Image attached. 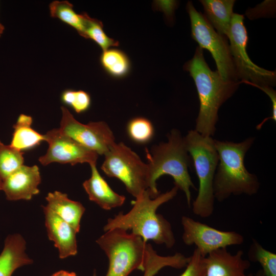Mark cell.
Returning <instances> with one entry per match:
<instances>
[{
    "mask_svg": "<svg viewBox=\"0 0 276 276\" xmlns=\"http://www.w3.org/2000/svg\"><path fill=\"white\" fill-rule=\"evenodd\" d=\"M51 276H77V275L75 272H70L64 271V270H60L54 273Z\"/></svg>",
    "mask_w": 276,
    "mask_h": 276,
    "instance_id": "31",
    "label": "cell"
},
{
    "mask_svg": "<svg viewBox=\"0 0 276 276\" xmlns=\"http://www.w3.org/2000/svg\"><path fill=\"white\" fill-rule=\"evenodd\" d=\"M33 122L31 116L21 114L13 125L11 147L22 152L32 149L45 141L44 134H41L31 127Z\"/></svg>",
    "mask_w": 276,
    "mask_h": 276,
    "instance_id": "20",
    "label": "cell"
},
{
    "mask_svg": "<svg viewBox=\"0 0 276 276\" xmlns=\"http://www.w3.org/2000/svg\"><path fill=\"white\" fill-rule=\"evenodd\" d=\"M45 199L48 209L71 225L77 233L80 231L81 219L85 210L80 202L70 199L67 194L57 191L49 193Z\"/></svg>",
    "mask_w": 276,
    "mask_h": 276,
    "instance_id": "18",
    "label": "cell"
},
{
    "mask_svg": "<svg viewBox=\"0 0 276 276\" xmlns=\"http://www.w3.org/2000/svg\"><path fill=\"white\" fill-rule=\"evenodd\" d=\"M248 256L250 261L261 265L264 276H276V255L264 248L255 239H252Z\"/></svg>",
    "mask_w": 276,
    "mask_h": 276,
    "instance_id": "25",
    "label": "cell"
},
{
    "mask_svg": "<svg viewBox=\"0 0 276 276\" xmlns=\"http://www.w3.org/2000/svg\"><path fill=\"white\" fill-rule=\"evenodd\" d=\"M102 67L110 76L122 78L130 72L131 63L126 54L117 49H109L103 51L100 58Z\"/></svg>",
    "mask_w": 276,
    "mask_h": 276,
    "instance_id": "23",
    "label": "cell"
},
{
    "mask_svg": "<svg viewBox=\"0 0 276 276\" xmlns=\"http://www.w3.org/2000/svg\"><path fill=\"white\" fill-rule=\"evenodd\" d=\"M178 188L174 186L170 191L159 194L153 198L149 189L145 190L133 202V207L128 213L119 212L109 218L103 227L105 232L113 228L131 231L145 242L152 240L167 248L172 247L175 238L171 223L164 217L156 213L163 204L172 199Z\"/></svg>",
    "mask_w": 276,
    "mask_h": 276,
    "instance_id": "1",
    "label": "cell"
},
{
    "mask_svg": "<svg viewBox=\"0 0 276 276\" xmlns=\"http://www.w3.org/2000/svg\"><path fill=\"white\" fill-rule=\"evenodd\" d=\"M41 182L39 169L36 165L21 166L3 180L2 190L8 200H29L39 193Z\"/></svg>",
    "mask_w": 276,
    "mask_h": 276,
    "instance_id": "13",
    "label": "cell"
},
{
    "mask_svg": "<svg viewBox=\"0 0 276 276\" xmlns=\"http://www.w3.org/2000/svg\"><path fill=\"white\" fill-rule=\"evenodd\" d=\"M183 68L193 78L199 99L195 130L203 135L212 137L216 129L219 108L233 95L241 83L225 80L217 71H212L205 60L203 49L199 47Z\"/></svg>",
    "mask_w": 276,
    "mask_h": 276,
    "instance_id": "2",
    "label": "cell"
},
{
    "mask_svg": "<svg viewBox=\"0 0 276 276\" xmlns=\"http://www.w3.org/2000/svg\"></svg>",
    "mask_w": 276,
    "mask_h": 276,
    "instance_id": "35",
    "label": "cell"
},
{
    "mask_svg": "<svg viewBox=\"0 0 276 276\" xmlns=\"http://www.w3.org/2000/svg\"><path fill=\"white\" fill-rule=\"evenodd\" d=\"M227 39L238 81L252 86L275 85V72L259 67L248 57L246 51L248 37L243 15L233 13Z\"/></svg>",
    "mask_w": 276,
    "mask_h": 276,
    "instance_id": "8",
    "label": "cell"
},
{
    "mask_svg": "<svg viewBox=\"0 0 276 276\" xmlns=\"http://www.w3.org/2000/svg\"><path fill=\"white\" fill-rule=\"evenodd\" d=\"M101 167L108 177L121 180L135 198L149 188L148 165L123 142L114 143L104 155Z\"/></svg>",
    "mask_w": 276,
    "mask_h": 276,
    "instance_id": "7",
    "label": "cell"
},
{
    "mask_svg": "<svg viewBox=\"0 0 276 276\" xmlns=\"http://www.w3.org/2000/svg\"><path fill=\"white\" fill-rule=\"evenodd\" d=\"M184 140L199 180L198 192L192 203V211L200 217L208 218L214 209L213 181L219 160L214 140L194 129L188 131Z\"/></svg>",
    "mask_w": 276,
    "mask_h": 276,
    "instance_id": "5",
    "label": "cell"
},
{
    "mask_svg": "<svg viewBox=\"0 0 276 276\" xmlns=\"http://www.w3.org/2000/svg\"><path fill=\"white\" fill-rule=\"evenodd\" d=\"M190 257L186 269L180 276H205L206 273L205 257L195 248Z\"/></svg>",
    "mask_w": 276,
    "mask_h": 276,
    "instance_id": "29",
    "label": "cell"
},
{
    "mask_svg": "<svg viewBox=\"0 0 276 276\" xmlns=\"http://www.w3.org/2000/svg\"><path fill=\"white\" fill-rule=\"evenodd\" d=\"M94 41L103 51L112 47H118V41L109 37L103 29V25L100 20L90 17L85 13V27L84 37Z\"/></svg>",
    "mask_w": 276,
    "mask_h": 276,
    "instance_id": "27",
    "label": "cell"
},
{
    "mask_svg": "<svg viewBox=\"0 0 276 276\" xmlns=\"http://www.w3.org/2000/svg\"><path fill=\"white\" fill-rule=\"evenodd\" d=\"M160 6L167 16L172 15L176 8V3L174 1H163L160 3Z\"/></svg>",
    "mask_w": 276,
    "mask_h": 276,
    "instance_id": "30",
    "label": "cell"
},
{
    "mask_svg": "<svg viewBox=\"0 0 276 276\" xmlns=\"http://www.w3.org/2000/svg\"><path fill=\"white\" fill-rule=\"evenodd\" d=\"M44 136L49 147L46 153L38 159L41 165L52 163L73 166L82 163L97 164L98 154L62 133L59 128L48 131Z\"/></svg>",
    "mask_w": 276,
    "mask_h": 276,
    "instance_id": "12",
    "label": "cell"
},
{
    "mask_svg": "<svg viewBox=\"0 0 276 276\" xmlns=\"http://www.w3.org/2000/svg\"><path fill=\"white\" fill-rule=\"evenodd\" d=\"M24 162L22 152L4 144L0 140V177L2 180L18 169Z\"/></svg>",
    "mask_w": 276,
    "mask_h": 276,
    "instance_id": "26",
    "label": "cell"
},
{
    "mask_svg": "<svg viewBox=\"0 0 276 276\" xmlns=\"http://www.w3.org/2000/svg\"><path fill=\"white\" fill-rule=\"evenodd\" d=\"M26 241L18 234L8 235L0 254V276H12L18 268L33 262L25 252Z\"/></svg>",
    "mask_w": 276,
    "mask_h": 276,
    "instance_id": "17",
    "label": "cell"
},
{
    "mask_svg": "<svg viewBox=\"0 0 276 276\" xmlns=\"http://www.w3.org/2000/svg\"><path fill=\"white\" fill-rule=\"evenodd\" d=\"M250 137L239 143L214 140L219 160L213 181L215 199L222 202L232 195L257 193L260 188L257 176L244 165L247 151L254 142Z\"/></svg>",
    "mask_w": 276,
    "mask_h": 276,
    "instance_id": "3",
    "label": "cell"
},
{
    "mask_svg": "<svg viewBox=\"0 0 276 276\" xmlns=\"http://www.w3.org/2000/svg\"><path fill=\"white\" fill-rule=\"evenodd\" d=\"M126 132L129 139L139 144L150 142L154 135V128L148 119L137 117L130 120L127 124Z\"/></svg>",
    "mask_w": 276,
    "mask_h": 276,
    "instance_id": "24",
    "label": "cell"
},
{
    "mask_svg": "<svg viewBox=\"0 0 276 276\" xmlns=\"http://www.w3.org/2000/svg\"><path fill=\"white\" fill-rule=\"evenodd\" d=\"M60 99L63 104L72 108L77 113L86 111L91 105L89 94L82 90L65 89L61 93Z\"/></svg>",
    "mask_w": 276,
    "mask_h": 276,
    "instance_id": "28",
    "label": "cell"
},
{
    "mask_svg": "<svg viewBox=\"0 0 276 276\" xmlns=\"http://www.w3.org/2000/svg\"><path fill=\"white\" fill-rule=\"evenodd\" d=\"M3 180L0 177V191L2 190Z\"/></svg>",
    "mask_w": 276,
    "mask_h": 276,
    "instance_id": "33",
    "label": "cell"
},
{
    "mask_svg": "<svg viewBox=\"0 0 276 276\" xmlns=\"http://www.w3.org/2000/svg\"><path fill=\"white\" fill-rule=\"evenodd\" d=\"M50 15L75 29L84 37L85 13L77 14L73 9V5L66 1H54L49 5Z\"/></svg>",
    "mask_w": 276,
    "mask_h": 276,
    "instance_id": "22",
    "label": "cell"
},
{
    "mask_svg": "<svg viewBox=\"0 0 276 276\" xmlns=\"http://www.w3.org/2000/svg\"><path fill=\"white\" fill-rule=\"evenodd\" d=\"M5 29L4 26L0 22V37L3 34Z\"/></svg>",
    "mask_w": 276,
    "mask_h": 276,
    "instance_id": "32",
    "label": "cell"
},
{
    "mask_svg": "<svg viewBox=\"0 0 276 276\" xmlns=\"http://www.w3.org/2000/svg\"><path fill=\"white\" fill-rule=\"evenodd\" d=\"M93 276H97L96 271L95 270L93 273Z\"/></svg>",
    "mask_w": 276,
    "mask_h": 276,
    "instance_id": "34",
    "label": "cell"
},
{
    "mask_svg": "<svg viewBox=\"0 0 276 276\" xmlns=\"http://www.w3.org/2000/svg\"><path fill=\"white\" fill-rule=\"evenodd\" d=\"M49 239L58 248L59 256L64 259L77 254L76 231L46 206H43Z\"/></svg>",
    "mask_w": 276,
    "mask_h": 276,
    "instance_id": "15",
    "label": "cell"
},
{
    "mask_svg": "<svg viewBox=\"0 0 276 276\" xmlns=\"http://www.w3.org/2000/svg\"><path fill=\"white\" fill-rule=\"evenodd\" d=\"M200 2L208 21L219 34L227 38L235 1L201 0Z\"/></svg>",
    "mask_w": 276,
    "mask_h": 276,
    "instance_id": "19",
    "label": "cell"
},
{
    "mask_svg": "<svg viewBox=\"0 0 276 276\" xmlns=\"http://www.w3.org/2000/svg\"><path fill=\"white\" fill-rule=\"evenodd\" d=\"M91 176L83 183L90 200L105 210L122 206L126 199L124 195L115 192L99 173L96 164L90 165Z\"/></svg>",
    "mask_w": 276,
    "mask_h": 276,
    "instance_id": "16",
    "label": "cell"
},
{
    "mask_svg": "<svg viewBox=\"0 0 276 276\" xmlns=\"http://www.w3.org/2000/svg\"><path fill=\"white\" fill-rule=\"evenodd\" d=\"M96 242L109 262L105 276H128L132 271H144L147 244L141 237L121 228L105 232Z\"/></svg>",
    "mask_w": 276,
    "mask_h": 276,
    "instance_id": "6",
    "label": "cell"
},
{
    "mask_svg": "<svg viewBox=\"0 0 276 276\" xmlns=\"http://www.w3.org/2000/svg\"><path fill=\"white\" fill-rule=\"evenodd\" d=\"M243 251L233 255L226 248L214 250L204 258L205 276H254L245 273L250 266V261L243 258Z\"/></svg>",
    "mask_w": 276,
    "mask_h": 276,
    "instance_id": "14",
    "label": "cell"
},
{
    "mask_svg": "<svg viewBox=\"0 0 276 276\" xmlns=\"http://www.w3.org/2000/svg\"><path fill=\"white\" fill-rule=\"evenodd\" d=\"M181 223L183 243L188 246L195 245L204 257L220 248L241 245L244 241L238 232L220 231L188 216H183Z\"/></svg>",
    "mask_w": 276,
    "mask_h": 276,
    "instance_id": "11",
    "label": "cell"
},
{
    "mask_svg": "<svg viewBox=\"0 0 276 276\" xmlns=\"http://www.w3.org/2000/svg\"><path fill=\"white\" fill-rule=\"evenodd\" d=\"M191 26L192 37L201 48L208 50L215 61L217 71L226 81H237L227 38L219 34L198 12L191 2L187 5Z\"/></svg>",
    "mask_w": 276,
    "mask_h": 276,
    "instance_id": "9",
    "label": "cell"
},
{
    "mask_svg": "<svg viewBox=\"0 0 276 276\" xmlns=\"http://www.w3.org/2000/svg\"><path fill=\"white\" fill-rule=\"evenodd\" d=\"M168 141L153 145L150 151L145 148L148 160V189L153 198L160 193L156 180L162 176L170 175L174 184L185 193L188 205H191L190 189L196 190L189 173L190 157L187 150L184 137L177 129L167 134Z\"/></svg>",
    "mask_w": 276,
    "mask_h": 276,
    "instance_id": "4",
    "label": "cell"
},
{
    "mask_svg": "<svg viewBox=\"0 0 276 276\" xmlns=\"http://www.w3.org/2000/svg\"><path fill=\"white\" fill-rule=\"evenodd\" d=\"M180 252L168 256H162L157 254L152 245L147 244V256L143 276H154L165 267H171L176 269L186 267L190 260Z\"/></svg>",
    "mask_w": 276,
    "mask_h": 276,
    "instance_id": "21",
    "label": "cell"
},
{
    "mask_svg": "<svg viewBox=\"0 0 276 276\" xmlns=\"http://www.w3.org/2000/svg\"><path fill=\"white\" fill-rule=\"evenodd\" d=\"M60 131L98 155H105L115 142L113 132L103 121L82 124L75 119L70 110L61 106Z\"/></svg>",
    "mask_w": 276,
    "mask_h": 276,
    "instance_id": "10",
    "label": "cell"
}]
</instances>
